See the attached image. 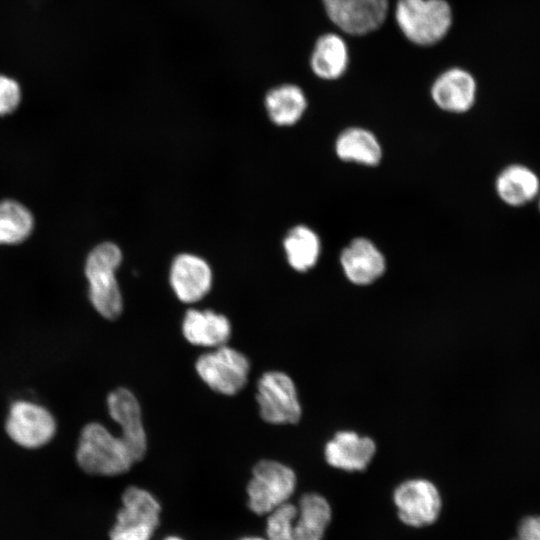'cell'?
I'll return each mask as SVG.
<instances>
[{"mask_svg": "<svg viewBox=\"0 0 540 540\" xmlns=\"http://www.w3.org/2000/svg\"><path fill=\"white\" fill-rule=\"evenodd\" d=\"M331 520V508L316 493L303 495L298 507L284 503L267 518L268 540H322Z\"/></svg>", "mask_w": 540, "mask_h": 540, "instance_id": "6da1fadb", "label": "cell"}, {"mask_svg": "<svg viewBox=\"0 0 540 540\" xmlns=\"http://www.w3.org/2000/svg\"><path fill=\"white\" fill-rule=\"evenodd\" d=\"M76 460L84 472L95 476L120 475L136 463L123 439L98 422L88 423L81 430Z\"/></svg>", "mask_w": 540, "mask_h": 540, "instance_id": "7a4b0ae2", "label": "cell"}, {"mask_svg": "<svg viewBox=\"0 0 540 540\" xmlns=\"http://www.w3.org/2000/svg\"><path fill=\"white\" fill-rule=\"evenodd\" d=\"M122 261L120 248L112 242L94 247L87 256L85 276L89 286V300L105 319H117L123 310L121 291L115 276Z\"/></svg>", "mask_w": 540, "mask_h": 540, "instance_id": "3957f363", "label": "cell"}, {"mask_svg": "<svg viewBox=\"0 0 540 540\" xmlns=\"http://www.w3.org/2000/svg\"><path fill=\"white\" fill-rule=\"evenodd\" d=\"M395 19L409 41L431 46L447 35L453 14L446 0H397Z\"/></svg>", "mask_w": 540, "mask_h": 540, "instance_id": "277c9868", "label": "cell"}, {"mask_svg": "<svg viewBox=\"0 0 540 540\" xmlns=\"http://www.w3.org/2000/svg\"><path fill=\"white\" fill-rule=\"evenodd\" d=\"M295 486L296 475L291 468L274 460H261L254 465L247 485L248 506L258 515L271 513L287 502Z\"/></svg>", "mask_w": 540, "mask_h": 540, "instance_id": "5b68a950", "label": "cell"}, {"mask_svg": "<svg viewBox=\"0 0 540 540\" xmlns=\"http://www.w3.org/2000/svg\"><path fill=\"white\" fill-rule=\"evenodd\" d=\"M195 369L210 389L232 396L245 387L250 362L242 352L225 344L200 355L195 363Z\"/></svg>", "mask_w": 540, "mask_h": 540, "instance_id": "8992f818", "label": "cell"}, {"mask_svg": "<svg viewBox=\"0 0 540 540\" xmlns=\"http://www.w3.org/2000/svg\"><path fill=\"white\" fill-rule=\"evenodd\" d=\"M110 540H150L159 524L160 505L154 496L139 487H128L122 494Z\"/></svg>", "mask_w": 540, "mask_h": 540, "instance_id": "52a82bcc", "label": "cell"}, {"mask_svg": "<svg viewBox=\"0 0 540 540\" xmlns=\"http://www.w3.org/2000/svg\"><path fill=\"white\" fill-rule=\"evenodd\" d=\"M256 400L261 418L271 424H295L302 415L293 380L281 371L265 372L258 380Z\"/></svg>", "mask_w": 540, "mask_h": 540, "instance_id": "ba28073f", "label": "cell"}, {"mask_svg": "<svg viewBox=\"0 0 540 540\" xmlns=\"http://www.w3.org/2000/svg\"><path fill=\"white\" fill-rule=\"evenodd\" d=\"M5 426L11 440L29 449L46 445L56 432V421L49 410L25 400L10 406Z\"/></svg>", "mask_w": 540, "mask_h": 540, "instance_id": "9c48e42d", "label": "cell"}, {"mask_svg": "<svg viewBox=\"0 0 540 540\" xmlns=\"http://www.w3.org/2000/svg\"><path fill=\"white\" fill-rule=\"evenodd\" d=\"M331 22L341 31L355 36L378 29L385 21L388 0H322Z\"/></svg>", "mask_w": 540, "mask_h": 540, "instance_id": "30bf717a", "label": "cell"}, {"mask_svg": "<svg viewBox=\"0 0 540 540\" xmlns=\"http://www.w3.org/2000/svg\"><path fill=\"white\" fill-rule=\"evenodd\" d=\"M393 499L400 520L412 527L434 523L441 510V498L437 488L425 479L403 482L395 489Z\"/></svg>", "mask_w": 540, "mask_h": 540, "instance_id": "8fae6325", "label": "cell"}, {"mask_svg": "<svg viewBox=\"0 0 540 540\" xmlns=\"http://www.w3.org/2000/svg\"><path fill=\"white\" fill-rule=\"evenodd\" d=\"M107 408L110 417L120 426V437L135 461H141L146 454L147 437L137 398L127 388L119 387L107 396Z\"/></svg>", "mask_w": 540, "mask_h": 540, "instance_id": "7c38bea8", "label": "cell"}, {"mask_svg": "<svg viewBox=\"0 0 540 540\" xmlns=\"http://www.w3.org/2000/svg\"><path fill=\"white\" fill-rule=\"evenodd\" d=\"M169 278L175 295L184 303L201 300L212 285V271L208 263L196 255L186 253L175 257Z\"/></svg>", "mask_w": 540, "mask_h": 540, "instance_id": "4fadbf2b", "label": "cell"}, {"mask_svg": "<svg viewBox=\"0 0 540 540\" xmlns=\"http://www.w3.org/2000/svg\"><path fill=\"white\" fill-rule=\"evenodd\" d=\"M340 264L347 279L355 285H369L385 272L382 252L367 238L353 239L340 254Z\"/></svg>", "mask_w": 540, "mask_h": 540, "instance_id": "5bb4252c", "label": "cell"}, {"mask_svg": "<svg viewBox=\"0 0 540 540\" xmlns=\"http://www.w3.org/2000/svg\"><path fill=\"white\" fill-rule=\"evenodd\" d=\"M477 84L471 73L454 67L444 71L431 87V97L442 110L451 113L469 111L476 99Z\"/></svg>", "mask_w": 540, "mask_h": 540, "instance_id": "9a60e30c", "label": "cell"}, {"mask_svg": "<svg viewBox=\"0 0 540 540\" xmlns=\"http://www.w3.org/2000/svg\"><path fill=\"white\" fill-rule=\"evenodd\" d=\"M376 451L374 441L352 431H340L326 444L327 463L346 471L364 470Z\"/></svg>", "mask_w": 540, "mask_h": 540, "instance_id": "2e32d148", "label": "cell"}, {"mask_svg": "<svg viewBox=\"0 0 540 540\" xmlns=\"http://www.w3.org/2000/svg\"><path fill=\"white\" fill-rule=\"evenodd\" d=\"M231 331L229 319L210 309H188L182 321L184 338L196 346L216 348L225 345Z\"/></svg>", "mask_w": 540, "mask_h": 540, "instance_id": "e0dca14e", "label": "cell"}, {"mask_svg": "<svg viewBox=\"0 0 540 540\" xmlns=\"http://www.w3.org/2000/svg\"><path fill=\"white\" fill-rule=\"evenodd\" d=\"M499 199L513 208L524 207L540 194V179L530 167L513 163L505 166L495 180Z\"/></svg>", "mask_w": 540, "mask_h": 540, "instance_id": "ac0fdd59", "label": "cell"}, {"mask_svg": "<svg viewBox=\"0 0 540 540\" xmlns=\"http://www.w3.org/2000/svg\"><path fill=\"white\" fill-rule=\"evenodd\" d=\"M348 58V47L343 38L335 33H326L315 42L310 67L317 77L335 80L346 71Z\"/></svg>", "mask_w": 540, "mask_h": 540, "instance_id": "d6986e66", "label": "cell"}, {"mask_svg": "<svg viewBox=\"0 0 540 540\" xmlns=\"http://www.w3.org/2000/svg\"><path fill=\"white\" fill-rule=\"evenodd\" d=\"M335 152L342 161L364 166H376L382 159V147L377 137L360 127L343 130L336 139Z\"/></svg>", "mask_w": 540, "mask_h": 540, "instance_id": "ffe728a7", "label": "cell"}, {"mask_svg": "<svg viewBox=\"0 0 540 540\" xmlns=\"http://www.w3.org/2000/svg\"><path fill=\"white\" fill-rule=\"evenodd\" d=\"M264 105L273 123L278 126H291L302 118L307 108V99L299 86L285 83L266 93Z\"/></svg>", "mask_w": 540, "mask_h": 540, "instance_id": "44dd1931", "label": "cell"}, {"mask_svg": "<svg viewBox=\"0 0 540 540\" xmlns=\"http://www.w3.org/2000/svg\"><path fill=\"white\" fill-rule=\"evenodd\" d=\"M283 247L289 265L298 272L313 268L321 253L319 236L305 225L291 228L284 238Z\"/></svg>", "mask_w": 540, "mask_h": 540, "instance_id": "7402d4cb", "label": "cell"}, {"mask_svg": "<svg viewBox=\"0 0 540 540\" xmlns=\"http://www.w3.org/2000/svg\"><path fill=\"white\" fill-rule=\"evenodd\" d=\"M34 226L32 213L15 200L0 202V244L14 245L26 240Z\"/></svg>", "mask_w": 540, "mask_h": 540, "instance_id": "603a6c76", "label": "cell"}, {"mask_svg": "<svg viewBox=\"0 0 540 540\" xmlns=\"http://www.w3.org/2000/svg\"><path fill=\"white\" fill-rule=\"evenodd\" d=\"M21 101V88L18 82L0 74V116L14 112Z\"/></svg>", "mask_w": 540, "mask_h": 540, "instance_id": "cb8c5ba5", "label": "cell"}, {"mask_svg": "<svg viewBox=\"0 0 540 540\" xmlns=\"http://www.w3.org/2000/svg\"><path fill=\"white\" fill-rule=\"evenodd\" d=\"M513 540H540V517L523 519L518 528V537Z\"/></svg>", "mask_w": 540, "mask_h": 540, "instance_id": "d4e9b609", "label": "cell"}, {"mask_svg": "<svg viewBox=\"0 0 540 540\" xmlns=\"http://www.w3.org/2000/svg\"><path fill=\"white\" fill-rule=\"evenodd\" d=\"M164 540H182V539L176 536H170V537L165 538Z\"/></svg>", "mask_w": 540, "mask_h": 540, "instance_id": "484cf974", "label": "cell"}, {"mask_svg": "<svg viewBox=\"0 0 540 540\" xmlns=\"http://www.w3.org/2000/svg\"><path fill=\"white\" fill-rule=\"evenodd\" d=\"M241 540H265L263 538H255V537H251V538H244V539H241Z\"/></svg>", "mask_w": 540, "mask_h": 540, "instance_id": "4316f807", "label": "cell"}, {"mask_svg": "<svg viewBox=\"0 0 540 540\" xmlns=\"http://www.w3.org/2000/svg\"><path fill=\"white\" fill-rule=\"evenodd\" d=\"M537 201H538V208H539V211H540V194H539V196L537 198Z\"/></svg>", "mask_w": 540, "mask_h": 540, "instance_id": "83f0119b", "label": "cell"}]
</instances>
